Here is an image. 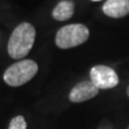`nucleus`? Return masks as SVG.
<instances>
[{"label":"nucleus","instance_id":"obj_1","mask_svg":"<svg viewBox=\"0 0 129 129\" xmlns=\"http://www.w3.org/2000/svg\"><path fill=\"white\" fill-rule=\"evenodd\" d=\"M36 29L30 23L24 22L15 28L8 42V53L13 59L25 57L34 46Z\"/></svg>","mask_w":129,"mask_h":129},{"label":"nucleus","instance_id":"obj_2","mask_svg":"<svg viewBox=\"0 0 129 129\" xmlns=\"http://www.w3.org/2000/svg\"><path fill=\"white\" fill-rule=\"evenodd\" d=\"M38 64L31 59H23L8 68L3 73V80L10 86L18 87L29 81L37 74Z\"/></svg>","mask_w":129,"mask_h":129},{"label":"nucleus","instance_id":"obj_3","mask_svg":"<svg viewBox=\"0 0 129 129\" xmlns=\"http://www.w3.org/2000/svg\"><path fill=\"white\" fill-rule=\"evenodd\" d=\"M89 30L83 24H70L61 27L55 37V43L59 48L66 50L79 46L87 41Z\"/></svg>","mask_w":129,"mask_h":129},{"label":"nucleus","instance_id":"obj_4","mask_svg":"<svg viewBox=\"0 0 129 129\" xmlns=\"http://www.w3.org/2000/svg\"><path fill=\"white\" fill-rule=\"evenodd\" d=\"M90 81L99 89H110L117 86L119 79L112 68L98 64L90 69Z\"/></svg>","mask_w":129,"mask_h":129},{"label":"nucleus","instance_id":"obj_5","mask_svg":"<svg viewBox=\"0 0 129 129\" xmlns=\"http://www.w3.org/2000/svg\"><path fill=\"white\" fill-rule=\"evenodd\" d=\"M98 92L99 88H97L91 81H83V82L78 83L70 90L69 100L74 103L84 102L96 97Z\"/></svg>","mask_w":129,"mask_h":129},{"label":"nucleus","instance_id":"obj_6","mask_svg":"<svg viewBox=\"0 0 129 129\" xmlns=\"http://www.w3.org/2000/svg\"><path fill=\"white\" fill-rule=\"evenodd\" d=\"M102 10L110 17H124L129 14V0H108L103 5Z\"/></svg>","mask_w":129,"mask_h":129},{"label":"nucleus","instance_id":"obj_7","mask_svg":"<svg viewBox=\"0 0 129 129\" xmlns=\"http://www.w3.org/2000/svg\"><path fill=\"white\" fill-rule=\"evenodd\" d=\"M74 13V2L72 0H62L58 2L54 8L52 15L53 18L58 22L67 21L72 17Z\"/></svg>","mask_w":129,"mask_h":129},{"label":"nucleus","instance_id":"obj_8","mask_svg":"<svg viewBox=\"0 0 129 129\" xmlns=\"http://www.w3.org/2000/svg\"><path fill=\"white\" fill-rule=\"evenodd\" d=\"M26 128H27V123L25 118H24V116L22 115L13 117L9 125V129H26Z\"/></svg>","mask_w":129,"mask_h":129},{"label":"nucleus","instance_id":"obj_9","mask_svg":"<svg viewBox=\"0 0 129 129\" xmlns=\"http://www.w3.org/2000/svg\"><path fill=\"white\" fill-rule=\"evenodd\" d=\"M127 95H128V97H129V86L127 87Z\"/></svg>","mask_w":129,"mask_h":129},{"label":"nucleus","instance_id":"obj_10","mask_svg":"<svg viewBox=\"0 0 129 129\" xmlns=\"http://www.w3.org/2000/svg\"><path fill=\"white\" fill-rule=\"evenodd\" d=\"M92 1H99V0H92Z\"/></svg>","mask_w":129,"mask_h":129},{"label":"nucleus","instance_id":"obj_11","mask_svg":"<svg viewBox=\"0 0 129 129\" xmlns=\"http://www.w3.org/2000/svg\"><path fill=\"white\" fill-rule=\"evenodd\" d=\"M127 129H129V126H128V128H127Z\"/></svg>","mask_w":129,"mask_h":129}]
</instances>
